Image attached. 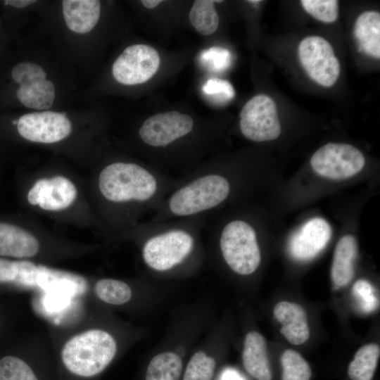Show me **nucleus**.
Segmentation results:
<instances>
[{"instance_id":"f3484780","label":"nucleus","mask_w":380,"mask_h":380,"mask_svg":"<svg viewBox=\"0 0 380 380\" xmlns=\"http://www.w3.org/2000/svg\"><path fill=\"white\" fill-rule=\"evenodd\" d=\"M39 249V241L31 233L16 225L0 222L1 256L31 258Z\"/></svg>"},{"instance_id":"473e14b6","label":"nucleus","mask_w":380,"mask_h":380,"mask_svg":"<svg viewBox=\"0 0 380 380\" xmlns=\"http://www.w3.org/2000/svg\"><path fill=\"white\" fill-rule=\"evenodd\" d=\"M18 277V261L0 258V283L16 284Z\"/></svg>"},{"instance_id":"9d476101","label":"nucleus","mask_w":380,"mask_h":380,"mask_svg":"<svg viewBox=\"0 0 380 380\" xmlns=\"http://www.w3.org/2000/svg\"><path fill=\"white\" fill-rule=\"evenodd\" d=\"M192 118L178 111H167L147 118L139 129L141 141L153 148H165L190 134Z\"/></svg>"},{"instance_id":"a211bd4d","label":"nucleus","mask_w":380,"mask_h":380,"mask_svg":"<svg viewBox=\"0 0 380 380\" xmlns=\"http://www.w3.org/2000/svg\"><path fill=\"white\" fill-rule=\"evenodd\" d=\"M357 252L356 239L350 234L342 236L336 243L331 267V278L335 289L347 286L353 279Z\"/></svg>"},{"instance_id":"f03ea898","label":"nucleus","mask_w":380,"mask_h":380,"mask_svg":"<svg viewBox=\"0 0 380 380\" xmlns=\"http://www.w3.org/2000/svg\"><path fill=\"white\" fill-rule=\"evenodd\" d=\"M180 178L135 163L115 162L99 176L103 197L114 204H135L153 212Z\"/></svg>"},{"instance_id":"c85d7f7f","label":"nucleus","mask_w":380,"mask_h":380,"mask_svg":"<svg viewBox=\"0 0 380 380\" xmlns=\"http://www.w3.org/2000/svg\"><path fill=\"white\" fill-rule=\"evenodd\" d=\"M353 294L364 312H371L376 309L379 301L374 287L367 280H357L353 285Z\"/></svg>"},{"instance_id":"4468645a","label":"nucleus","mask_w":380,"mask_h":380,"mask_svg":"<svg viewBox=\"0 0 380 380\" xmlns=\"http://www.w3.org/2000/svg\"><path fill=\"white\" fill-rule=\"evenodd\" d=\"M221 356L216 348L215 335L207 334L192 350L181 380H214L220 365Z\"/></svg>"},{"instance_id":"1a4fd4ad","label":"nucleus","mask_w":380,"mask_h":380,"mask_svg":"<svg viewBox=\"0 0 380 380\" xmlns=\"http://www.w3.org/2000/svg\"><path fill=\"white\" fill-rule=\"evenodd\" d=\"M160 56L151 46L137 44L127 47L112 67L113 77L119 83L134 85L146 82L157 72Z\"/></svg>"},{"instance_id":"39448f33","label":"nucleus","mask_w":380,"mask_h":380,"mask_svg":"<svg viewBox=\"0 0 380 380\" xmlns=\"http://www.w3.org/2000/svg\"><path fill=\"white\" fill-rule=\"evenodd\" d=\"M218 248L224 262L238 275L253 274L261 262L256 232L250 223L242 220L224 224L218 236Z\"/></svg>"},{"instance_id":"f8f14e48","label":"nucleus","mask_w":380,"mask_h":380,"mask_svg":"<svg viewBox=\"0 0 380 380\" xmlns=\"http://www.w3.org/2000/svg\"><path fill=\"white\" fill-rule=\"evenodd\" d=\"M77 196L75 184L67 177L58 175L38 179L28 191L27 201L43 210L56 211L70 207Z\"/></svg>"},{"instance_id":"4be33fe9","label":"nucleus","mask_w":380,"mask_h":380,"mask_svg":"<svg viewBox=\"0 0 380 380\" xmlns=\"http://www.w3.org/2000/svg\"><path fill=\"white\" fill-rule=\"evenodd\" d=\"M16 94L25 107L46 110L53 103L55 87L51 80L45 79L32 84L20 85Z\"/></svg>"},{"instance_id":"2eb2a0df","label":"nucleus","mask_w":380,"mask_h":380,"mask_svg":"<svg viewBox=\"0 0 380 380\" xmlns=\"http://www.w3.org/2000/svg\"><path fill=\"white\" fill-rule=\"evenodd\" d=\"M273 315L281 324L280 333L291 344L302 345L310 337L308 315L300 304L281 300L273 308Z\"/></svg>"},{"instance_id":"c9c22d12","label":"nucleus","mask_w":380,"mask_h":380,"mask_svg":"<svg viewBox=\"0 0 380 380\" xmlns=\"http://www.w3.org/2000/svg\"><path fill=\"white\" fill-rule=\"evenodd\" d=\"M248 2L253 3V4H256V3L260 2V1H248Z\"/></svg>"},{"instance_id":"b1692460","label":"nucleus","mask_w":380,"mask_h":380,"mask_svg":"<svg viewBox=\"0 0 380 380\" xmlns=\"http://www.w3.org/2000/svg\"><path fill=\"white\" fill-rule=\"evenodd\" d=\"M215 1L196 0L189 12V20L196 31L203 35L214 33L218 27L219 16Z\"/></svg>"},{"instance_id":"6ab92c4d","label":"nucleus","mask_w":380,"mask_h":380,"mask_svg":"<svg viewBox=\"0 0 380 380\" xmlns=\"http://www.w3.org/2000/svg\"><path fill=\"white\" fill-rule=\"evenodd\" d=\"M63 13L68 27L72 32L85 34L97 24L101 3L97 0H64Z\"/></svg>"},{"instance_id":"423d86ee","label":"nucleus","mask_w":380,"mask_h":380,"mask_svg":"<svg viewBox=\"0 0 380 380\" xmlns=\"http://www.w3.org/2000/svg\"><path fill=\"white\" fill-rule=\"evenodd\" d=\"M365 164V156L358 148L342 143H328L310 158V165L315 172L333 180L355 176L363 169Z\"/></svg>"},{"instance_id":"72a5a7b5","label":"nucleus","mask_w":380,"mask_h":380,"mask_svg":"<svg viewBox=\"0 0 380 380\" xmlns=\"http://www.w3.org/2000/svg\"><path fill=\"white\" fill-rule=\"evenodd\" d=\"M35 2V1H31V0H8L5 1L6 4H8L15 8H25L31 4Z\"/></svg>"},{"instance_id":"7c9ffc66","label":"nucleus","mask_w":380,"mask_h":380,"mask_svg":"<svg viewBox=\"0 0 380 380\" xmlns=\"http://www.w3.org/2000/svg\"><path fill=\"white\" fill-rule=\"evenodd\" d=\"M230 52L222 47H211L201 54V61L215 71L227 69L231 64Z\"/></svg>"},{"instance_id":"dca6fc26","label":"nucleus","mask_w":380,"mask_h":380,"mask_svg":"<svg viewBox=\"0 0 380 380\" xmlns=\"http://www.w3.org/2000/svg\"><path fill=\"white\" fill-rule=\"evenodd\" d=\"M241 362L253 380H272V374L264 336L256 331H248L243 339Z\"/></svg>"},{"instance_id":"ddd939ff","label":"nucleus","mask_w":380,"mask_h":380,"mask_svg":"<svg viewBox=\"0 0 380 380\" xmlns=\"http://www.w3.org/2000/svg\"><path fill=\"white\" fill-rule=\"evenodd\" d=\"M331 234L327 221L321 217L312 218L291 235L288 244L289 253L299 261L312 260L326 247Z\"/></svg>"},{"instance_id":"f704fd0d","label":"nucleus","mask_w":380,"mask_h":380,"mask_svg":"<svg viewBox=\"0 0 380 380\" xmlns=\"http://www.w3.org/2000/svg\"><path fill=\"white\" fill-rule=\"evenodd\" d=\"M141 4L147 8H153L163 2L161 0H142Z\"/></svg>"},{"instance_id":"a878e982","label":"nucleus","mask_w":380,"mask_h":380,"mask_svg":"<svg viewBox=\"0 0 380 380\" xmlns=\"http://www.w3.org/2000/svg\"><path fill=\"white\" fill-rule=\"evenodd\" d=\"M281 380H310L312 369L307 360L296 350H285L280 358Z\"/></svg>"},{"instance_id":"bb28decb","label":"nucleus","mask_w":380,"mask_h":380,"mask_svg":"<svg viewBox=\"0 0 380 380\" xmlns=\"http://www.w3.org/2000/svg\"><path fill=\"white\" fill-rule=\"evenodd\" d=\"M0 380H40L34 369L23 359L5 356L0 359Z\"/></svg>"},{"instance_id":"0eeeda50","label":"nucleus","mask_w":380,"mask_h":380,"mask_svg":"<svg viewBox=\"0 0 380 380\" xmlns=\"http://www.w3.org/2000/svg\"><path fill=\"white\" fill-rule=\"evenodd\" d=\"M240 129L248 140L262 142L276 139L281 134L277 106L267 95L251 99L240 113Z\"/></svg>"},{"instance_id":"5701e85b","label":"nucleus","mask_w":380,"mask_h":380,"mask_svg":"<svg viewBox=\"0 0 380 380\" xmlns=\"http://www.w3.org/2000/svg\"><path fill=\"white\" fill-rule=\"evenodd\" d=\"M380 348L370 343L360 347L348 364L347 374L350 380H372L377 368Z\"/></svg>"},{"instance_id":"c756f323","label":"nucleus","mask_w":380,"mask_h":380,"mask_svg":"<svg viewBox=\"0 0 380 380\" xmlns=\"http://www.w3.org/2000/svg\"><path fill=\"white\" fill-rule=\"evenodd\" d=\"M13 80L20 85L29 84L45 80L46 73L37 64L22 62L15 65L11 71Z\"/></svg>"},{"instance_id":"412c9836","label":"nucleus","mask_w":380,"mask_h":380,"mask_svg":"<svg viewBox=\"0 0 380 380\" xmlns=\"http://www.w3.org/2000/svg\"><path fill=\"white\" fill-rule=\"evenodd\" d=\"M354 36L359 50L376 58H380V14L368 11L361 13L355 23Z\"/></svg>"},{"instance_id":"aec40b11","label":"nucleus","mask_w":380,"mask_h":380,"mask_svg":"<svg viewBox=\"0 0 380 380\" xmlns=\"http://www.w3.org/2000/svg\"><path fill=\"white\" fill-rule=\"evenodd\" d=\"M37 287L44 291H61L69 295L84 293L87 286L81 276L38 265Z\"/></svg>"},{"instance_id":"6e6552de","label":"nucleus","mask_w":380,"mask_h":380,"mask_svg":"<svg viewBox=\"0 0 380 380\" xmlns=\"http://www.w3.org/2000/svg\"><path fill=\"white\" fill-rule=\"evenodd\" d=\"M298 53L300 64L313 81L325 87L336 83L340 63L325 39L319 36L304 38L298 46Z\"/></svg>"},{"instance_id":"20e7f679","label":"nucleus","mask_w":380,"mask_h":380,"mask_svg":"<svg viewBox=\"0 0 380 380\" xmlns=\"http://www.w3.org/2000/svg\"><path fill=\"white\" fill-rule=\"evenodd\" d=\"M118 351L117 341L110 332L94 329L71 338L62 349L61 357L70 375L91 379L112 364Z\"/></svg>"},{"instance_id":"cd10ccee","label":"nucleus","mask_w":380,"mask_h":380,"mask_svg":"<svg viewBox=\"0 0 380 380\" xmlns=\"http://www.w3.org/2000/svg\"><path fill=\"white\" fill-rule=\"evenodd\" d=\"M303 8L315 19L327 23L335 22L338 16V4L336 0H302Z\"/></svg>"},{"instance_id":"393cba45","label":"nucleus","mask_w":380,"mask_h":380,"mask_svg":"<svg viewBox=\"0 0 380 380\" xmlns=\"http://www.w3.org/2000/svg\"><path fill=\"white\" fill-rule=\"evenodd\" d=\"M96 296L103 302L112 305H122L132 298L131 286L124 281L111 278L98 280L94 285Z\"/></svg>"},{"instance_id":"7ed1b4c3","label":"nucleus","mask_w":380,"mask_h":380,"mask_svg":"<svg viewBox=\"0 0 380 380\" xmlns=\"http://www.w3.org/2000/svg\"><path fill=\"white\" fill-rule=\"evenodd\" d=\"M208 326L207 317L195 309L175 314L162 341L146 360L140 380H181L186 362Z\"/></svg>"},{"instance_id":"9b49d317","label":"nucleus","mask_w":380,"mask_h":380,"mask_svg":"<svg viewBox=\"0 0 380 380\" xmlns=\"http://www.w3.org/2000/svg\"><path fill=\"white\" fill-rule=\"evenodd\" d=\"M17 128L20 135L28 141L52 144L68 137L72 124L64 113L46 110L22 115Z\"/></svg>"},{"instance_id":"f257e3e1","label":"nucleus","mask_w":380,"mask_h":380,"mask_svg":"<svg viewBox=\"0 0 380 380\" xmlns=\"http://www.w3.org/2000/svg\"><path fill=\"white\" fill-rule=\"evenodd\" d=\"M203 219L149 221L141 257L151 277L185 278L201 267L206 256L201 241Z\"/></svg>"},{"instance_id":"2f4dec72","label":"nucleus","mask_w":380,"mask_h":380,"mask_svg":"<svg viewBox=\"0 0 380 380\" xmlns=\"http://www.w3.org/2000/svg\"><path fill=\"white\" fill-rule=\"evenodd\" d=\"M203 92L215 96L221 101L230 100L235 96V91L232 84L220 78L209 79L203 86Z\"/></svg>"}]
</instances>
